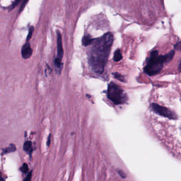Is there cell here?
<instances>
[{
  "label": "cell",
  "mask_w": 181,
  "mask_h": 181,
  "mask_svg": "<svg viewBox=\"0 0 181 181\" xmlns=\"http://www.w3.org/2000/svg\"><path fill=\"white\" fill-rule=\"evenodd\" d=\"M114 35L108 32L97 38H94L92 47L88 52V63L92 70L97 74H102L108 61L113 45Z\"/></svg>",
  "instance_id": "cell-1"
},
{
  "label": "cell",
  "mask_w": 181,
  "mask_h": 181,
  "mask_svg": "<svg viewBox=\"0 0 181 181\" xmlns=\"http://www.w3.org/2000/svg\"><path fill=\"white\" fill-rule=\"evenodd\" d=\"M175 55V50H172L164 55H159L157 50L151 52L147 61V64L144 69V72L149 76L156 75L162 70L164 64L173 60Z\"/></svg>",
  "instance_id": "cell-2"
},
{
  "label": "cell",
  "mask_w": 181,
  "mask_h": 181,
  "mask_svg": "<svg viewBox=\"0 0 181 181\" xmlns=\"http://www.w3.org/2000/svg\"><path fill=\"white\" fill-rule=\"evenodd\" d=\"M107 97L115 105H122L127 103L128 97L122 88L111 82L107 88Z\"/></svg>",
  "instance_id": "cell-3"
},
{
  "label": "cell",
  "mask_w": 181,
  "mask_h": 181,
  "mask_svg": "<svg viewBox=\"0 0 181 181\" xmlns=\"http://www.w3.org/2000/svg\"><path fill=\"white\" fill-rule=\"evenodd\" d=\"M151 106L154 112L161 116L167 117L170 119H177V115L174 111L165 107L160 106L156 103H152Z\"/></svg>",
  "instance_id": "cell-4"
},
{
  "label": "cell",
  "mask_w": 181,
  "mask_h": 181,
  "mask_svg": "<svg viewBox=\"0 0 181 181\" xmlns=\"http://www.w3.org/2000/svg\"><path fill=\"white\" fill-rule=\"evenodd\" d=\"M64 55V50L62 45L61 33L57 31V56L56 58L62 60Z\"/></svg>",
  "instance_id": "cell-5"
},
{
  "label": "cell",
  "mask_w": 181,
  "mask_h": 181,
  "mask_svg": "<svg viewBox=\"0 0 181 181\" xmlns=\"http://www.w3.org/2000/svg\"><path fill=\"white\" fill-rule=\"evenodd\" d=\"M33 54V49H31L30 43L26 41L25 45L21 48V55L25 59H28Z\"/></svg>",
  "instance_id": "cell-6"
},
{
  "label": "cell",
  "mask_w": 181,
  "mask_h": 181,
  "mask_svg": "<svg viewBox=\"0 0 181 181\" xmlns=\"http://www.w3.org/2000/svg\"><path fill=\"white\" fill-rule=\"evenodd\" d=\"M94 38H92L91 36L89 34L85 35L82 38V45L85 46H88L90 45H91L92 41H94Z\"/></svg>",
  "instance_id": "cell-7"
},
{
  "label": "cell",
  "mask_w": 181,
  "mask_h": 181,
  "mask_svg": "<svg viewBox=\"0 0 181 181\" xmlns=\"http://www.w3.org/2000/svg\"><path fill=\"white\" fill-rule=\"evenodd\" d=\"M24 150L26 152H28L29 154H31L33 152L32 143L30 141H28L25 142L24 144Z\"/></svg>",
  "instance_id": "cell-8"
},
{
  "label": "cell",
  "mask_w": 181,
  "mask_h": 181,
  "mask_svg": "<svg viewBox=\"0 0 181 181\" xmlns=\"http://www.w3.org/2000/svg\"><path fill=\"white\" fill-rule=\"evenodd\" d=\"M122 59V53L121 50L119 49H117L115 50L114 54V57H113V60L115 62H119Z\"/></svg>",
  "instance_id": "cell-9"
},
{
  "label": "cell",
  "mask_w": 181,
  "mask_h": 181,
  "mask_svg": "<svg viewBox=\"0 0 181 181\" xmlns=\"http://www.w3.org/2000/svg\"><path fill=\"white\" fill-rule=\"evenodd\" d=\"M16 150V147L15 146V145L13 144H11L10 145V146L9 147H8L7 148H5L3 149V153H10L11 152H14V151Z\"/></svg>",
  "instance_id": "cell-10"
},
{
  "label": "cell",
  "mask_w": 181,
  "mask_h": 181,
  "mask_svg": "<svg viewBox=\"0 0 181 181\" xmlns=\"http://www.w3.org/2000/svg\"><path fill=\"white\" fill-rule=\"evenodd\" d=\"M113 75H114V77L116 79L119 80V81H121V82H125L124 77L123 75H122L121 74H119V73H117V72L113 73Z\"/></svg>",
  "instance_id": "cell-11"
},
{
  "label": "cell",
  "mask_w": 181,
  "mask_h": 181,
  "mask_svg": "<svg viewBox=\"0 0 181 181\" xmlns=\"http://www.w3.org/2000/svg\"><path fill=\"white\" fill-rule=\"evenodd\" d=\"M28 170H29L28 166L27 165V164L26 163L23 164L22 167L20 168V170L24 174H27L28 172Z\"/></svg>",
  "instance_id": "cell-12"
},
{
  "label": "cell",
  "mask_w": 181,
  "mask_h": 181,
  "mask_svg": "<svg viewBox=\"0 0 181 181\" xmlns=\"http://www.w3.org/2000/svg\"><path fill=\"white\" fill-rule=\"evenodd\" d=\"M33 30H34V28H33V27H30V28H29L28 34V36H27V39H26V41H28L29 40H30V39L31 38V36H32V35H33Z\"/></svg>",
  "instance_id": "cell-13"
},
{
  "label": "cell",
  "mask_w": 181,
  "mask_h": 181,
  "mask_svg": "<svg viewBox=\"0 0 181 181\" xmlns=\"http://www.w3.org/2000/svg\"><path fill=\"white\" fill-rule=\"evenodd\" d=\"M28 1L29 0H23L22 4H21V7L19 9V13H20V12H21L23 10H24V9L25 7V6H26V4L28 3Z\"/></svg>",
  "instance_id": "cell-14"
},
{
  "label": "cell",
  "mask_w": 181,
  "mask_h": 181,
  "mask_svg": "<svg viewBox=\"0 0 181 181\" xmlns=\"http://www.w3.org/2000/svg\"><path fill=\"white\" fill-rule=\"evenodd\" d=\"M174 48L175 49L180 51L181 49V42L180 41H179L175 45H174Z\"/></svg>",
  "instance_id": "cell-15"
},
{
  "label": "cell",
  "mask_w": 181,
  "mask_h": 181,
  "mask_svg": "<svg viewBox=\"0 0 181 181\" xmlns=\"http://www.w3.org/2000/svg\"><path fill=\"white\" fill-rule=\"evenodd\" d=\"M20 1L21 0H15V1H14V2H13V3L12 4L11 8H10V9H13V8H15L16 6L19 3Z\"/></svg>",
  "instance_id": "cell-16"
},
{
  "label": "cell",
  "mask_w": 181,
  "mask_h": 181,
  "mask_svg": "<svg viewBox=\"0 0 181 181\" xmlns=\"http://www.w3.org/2000/svg\"><path fill=\"white\" fill-rule=\"evenodd\" d=\"M31 176H32V172H30L28 174V175H27V177H26V178L25 179L24 181H30L31 180Z\"/></svg>",
  "instance_id": "cell-17"
},
{
  "label": "cell",
  "mask_w": 181,
  "mask_h": 181,
  "mask_svg": "<svg viewBox=\"0 0 181 181\" xmlns=\"http://www.w3.org/2000/svg\"><path fill=\"white\" fill-rule=\"evenodd\" d=\"M118 173H119V176H121V177L122 178H125L126 177V175L123 171H122V170H119Z\"/></svg>",
  "instance_id": "cell-18"
},
{
  "label": "cell",
  "mask_w": 181,
  "mask_h": 181,
  "mask_svg": "<svg viewBox=\"0 0 181 181\" xmlns=\"http://www.w3.org/2000/svg\"><path fill=\"white\" fill-rule=\"evenodd\" d=\"M50 142V134L49 136H48V141H47V146H49Z\"/></svg>",
  "instance_id": "cell-19"
},
{
  "label": "cell",
  "mask_w": 181,
  "mask_h": 181,
  "mask_svg": "<svg viewBox=\"0 0 181 181\" xmlns=\"http://www.w3.org/2000/svg\"><path fill=\"white\" fill-rule=\"evenodd\" d=\"M178 69L180 71H181V62L180 61V63H179V65H178Z\"/></svg>",
  "instance_id": "cell-20"
}]
</instances>
